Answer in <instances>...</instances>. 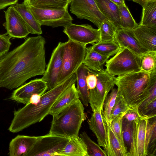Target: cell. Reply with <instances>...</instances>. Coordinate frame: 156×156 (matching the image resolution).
Instances as JSON below:
<instances>
[{"instance_id": "cell-1", "label": "cell", "mask_w": 156, "mask_h": 156, "mask_svg": "<svg viewBox=\"0 0 156 156\" xmlns=\"http://www.w3.org/2000/svg\"><path fill=\"white\" fill-rule=\"evenodd\" d=\"M46 41L41 35L29 37L0 59V88H17L45 71Z\"/></svg>"}, {"instance_id": "cell-2", "label": "cell", "mask_w": 156, "mask_h": 156, "mask_svg": "<svg viewBox=\"0 0 156 156\" xmlns=\"http://www.w3.org/2000/svg\"><path fill=\"white\" fill-rule=\"evenodd\" d=\"M76 81L75 73L61 83L44 93L36 104L28 102L23 108L14 112L9 128L13 133L20 132L42 120L48 115L58 99Z\"/></svg>"}, {"instance_id": "cell-3", "label": "cell", "mask_w": 156, "mask_h": 156, "mask_svg": "<svg viewBox=\"0 0 156 156\" xmlns=\"http://www.w3.org/2000/svg\"><path fill=\"white\" fill-rule=\"evenodd\" d=\"M84 108L80 99L52 116L48 134L67 138L79 137V130L86 119Z\"/></svg>"}, {"instance_id": "cell-4", "label": "cell", "mask_w": 156, "mask_h": 156, "mask_svg": "<svg viewBox=\"0 0 156 156\" xmlns=\"http://www.w3.org/2000/svg\"><path fill=\"white\" fill-rule=\"evenodd\" d=\"M150 73L141 70L114 77L117 94L122 96L132 108L135 102L148 86Z\"/></svg>"}, {"instance_id": "cell-5", "label": "cell", "mask_w": 156, "mask_h": 156, "mask_svg": "<svg viewBox=\"0 0 156 156\" xmlns=\"http://www.w3.org/2000/svg\"><path fill=\"white\" fill-rule=\"evenodd\" d=\"M87 50L86 45L72 40L64 42L62 66L57 85L75 73L83 63Z\"/></svg>"}, {"instance_id": "cell-6", "label": "cell", "mask_w": 156, "mask_h": 156, "mask_svg": "<svg viewBox=\"0 0 156 156\" xmlns=\"http://www.w3.org/2000/svg\"><path fill=\"white\" fill-rule=\"evenodd\" d=\"M156 124V116L150 121L142 116L133 122L132 145L128 156H147L150 139Z\"/></svg>"}, {"instance_id": "cell-7", "label": "cell", "mask_w": 156, "mask_h": 156, "mask_svg": "<svg viewBox=\"0 0 156 156\" xmlns=\"http://www.w3.org/2000/svg\"><path fill=\"white\" fill-rule=\"evenodd\" d=\"M105 66V70L114 77L141 70L139 56L122 47H119L118 52L107 60Z\"/></svg>"}, {"instance_id": "cell-8", "label": "cell", "mask_w": 156, "mask_h": 156, "mask_svg": "<svg viewBox=\"0 0 156 156\" xmlns=\"http://www.w3.org/2000/svg\"><path fill=\"white\" fill-rule=\"evenodd\" d=\"M95 74L97 78L96 87L89 90V103L92 111L98 109L101 111L105 98L115 85L114 77L104 69L96 72L89 69Z\"/></svg>"}, {"instance_id": "cell-9", "label": "cell", "mask_w": 156, "mask_h": 156, "mask_svg": "<svg viewBox=\"0 0 156 156\" xmlns=\"http://www.w3.org/2000/svg\"><path fill=\"white\" fill-rule=\"evenodd\" d=\"M69 139L48 133L41 136L26 156H58Z\"/></svg>"}, {"instance_id": "cell-10", "label": "cell", "mask_w": 156, "mask_h": 156, "mask_svg": "<svg viewBox=\"0 0 156 156\" xmlns=\"http://www.w3.org/2000/svg\"><path fill=\"white\" fill-rule=\"evenodd\" d=\"M27 7L41 26L65 27L72 23L73 19L69 13L68 8L58 10Z\"/></svg>"}, {"instance_id": "cell-11", "label": "cell", "mask_w": 156, "mask_h": 156, "mask_svg": "<svg viewBox=\"0 0 156 156\" xmlns=\"http://www.w3.org/2000/svg\"><path fill=\"white\" fill-rule=\"evenodd\" d=\"M70 11L77 18L87 20L98 28L107 19L99 11L94 0H71Z\"/></svg>"}, {"instance_id": "cell-12", "label": "cell", "mask_w": 156, "mask_h": 156, "mask_svg": "<svg viewBox=\"0 0 156 156\" xmlns=\"http://www.w3.org/2000/svg\"><path fill=\"white\" fill-rule=\"evenodd\" d=\"M63 32L69 40L86 45L88 44L92 45L100 40L99 29L94 28L88 24L72 23L64 27Z\"/></svg>"}, {"instance_id": "cell-13", "label": "cell", "mask_w": 156, "mask_h": 156, "mask_svg": "<svg viewBox=\"0 0 156 156\" xmlns=\"http://www.w3.org/2000/svg\"><path fill=\"white\" fill-rule=\"evenodd\" d=\"M64 43L59 42L53 50L51 58L41 79L46 83L48 90L57 86L62 64Z\"/></svg>"}, {"instance_id": "cell-14", "label": "cell", "mask_w": 156, "mask_h": 156, "mask_svg": "<svg viewBox=\"0 0 156 156\" xmlns=\"http://www.w3.org/2000/svg\"><path fill=\"white\" fill-rule=\"evenodd\" d=\"M48 90L46 82L41 78L36 79L17 88L11 95L10 99L20 103L26 104L35 94L41 96Z\"/></svg>"}, {"instance_id": "cell-15", "label": "cell", "mask_w": 156, "mask_h": 156, "mask_svg": "<svg viewBox=\"0 0 156 156\" xmlns=\"http://www.w3.org/2000/svg\"><path fill=\"white\" fill-rule=\"evenodd\" d=\"M5 21L3 24L11 38H23L30 34L20 15L13 5L4 11Z\"/></svg>"}, {"instance_id": "cell-16", "label": "cell", "mask_w": 156, "mask_h": 156, "mask_svg": "<svg viewBox=\"0 0 156 156\" xmlns=\"http://www.w3.org/2000/svg\"><path fill=\"white\" fill-rule=\"evenodd\" d=\"M41 136L17 135L9 143L8 155L10 156H26Z\"/></svg>"}, {"instance_id": "cell-17", "label": "cell", "mask_w": 156, "mask_h": 156, "mask_svg": "<svg viewBox=\"0 0 156 156\" xmlns=\"http://www.w3.org/2000/svg\"><path fill=\"white\" fill-rule=\"evenodd\" d=\"M114 40L119 47L126 48L139 56L147 51L135 38L132 30L123 29L117 30Z\"/></svg>"}, {"instance_id": "cell-18", "label": "cell", "mask_w": 156, "mask_h": 156, "mask_svg": "<svg viewBox=\"0 0 156 156\" xmlns=\"http://www.w3.org/2000/svg\"><path fill=\"white\" fill-rule=\"evenodd\" d=\"M135 38L146 51H156V28L139 25L132 30Z\"/></svg>"}, {"instance_id": "cell-19", "label": "cell", "mask_w": 156, "mask_h": 156, "mask_svg": "<svg viewBox=\"0 0 156 156\" xmlns=\"http://www.w3.org/2000/svg\"><path fill=\"white\" fill-rule=\"evenodd\" d=\"M92 111L88 121L89 127L97 137L98 144L104 148L107 144V132L101 111L97 109Z\"/></svg>"}, {"instance_id": "cell-20", "label": "cell", "mask_w": 156, "mask_h": 156, "mask_svg": "<svg viewBox=\"0 0 156 156\" xmlns=\"http://www.w3.org/2000/svg\"><path fill=\"white\" fill-rule=\"evenodd\" d=\"M79 99L75 83L58 99L51 108L49 115L55 116Z\"/></svg>"}, {"instance_id": "cell-21", "label": "cell", "mask_w": 156, "mask_h": 156, "mask_svg": "<svg viewBox=\"0 0 156 156\" xmlns=\"http://www.w3.org/2000/svg\"><path fill=\"white\" fill-rule=\"evenodd\" d=\"M99 11L117 30L121 29L119 6L110 0H94Z\"/></svg>"}, {"instance_id": "cell-22", "label": "cell", "mask_w": 156, "mask_h": 156, "mask_svg": "<svg viewBox=\"0 0 156 156\" xmlns=\"http://www.w3.org/2000/svg\"><path fill=\"white\" fill-rule=\"evenodd\" d=\"M143 8L140 25L156 28V0H132Z\"/></svg>"}, {"instance_id": "cell-23", "label": "cell", "mask_w": 156, "mask_h": 156, "mask_svg": "<svg viewBox=\"0 0 156 156\" xmlns=\"http://www.w3.org/2000/svg\"><path fill=\"white\" fill-rule=\"evenodd\" d=\"M14 5L20 15L30 33L39 35L42 34L41 25L28 7L23 2L21 4L17 3Z\"/></svg>"}, {"instance_id": "cell-24", "label": "cell", "mask_w": 156, "mask_h": 156, "mask_svg": "<svg viewBox=\"0 0 156 156\" xmlns=\"http://www.w3.org/2000/svg\"><path fill=\"white\" fill-rule=\"evenodd\" d=\"M103 119L105 124L107 136V145L104 150L107 156H127L126 151L121 145L110 124Z\"/></svg>"}, {"instance_id": "cell-25", "label": "cell", "mask_w": 156, "mask_h": 156, "mask_svg": "<svg viewBox=\"0 0 156 156\" xmlns=\"http://www.w3.org/2000/svg\"><path fill=\"white\" fill-rule=\"evenodd\" d=\"M88 69L83 63L75 73L77 81L76 88L82 103L86 107L88 105L89 90L86 83V78Z\"/></svg>"}, {"instance_id": "cell-26", "label": "cell", "mask_w": 156, "mask_h": 156, "mask_svg": "<svg viewBox=\"0 0 156 156\" xmlns=\"http://www.w3.org/2000/svg\"><path fill=\"white\" fill-rule=\"evenodd\" d=\"M88 156L86 146L79 136L70 138L58 156Z\"/></svg>"}, {"instance_id": "cell-27", "label": "cell", "mask_w": 156, "mask_h": 156, "mask_svg": "<svg viewBox=\"0 0 156 156\" xmlns=\"http://www.w3.org/2000/svg\"><path fill=\"white\" fill-rule=\"evenodd\" d=\"M155 99H156V71L150 73L148 86L135 102L132 108L137 109L138 110Z\"/></svg>"}, {"instance_id": "cell-28", "label": "cell", "mask_w": 156, "mask_h": 156, "mask_svg": "<svg viewBox=\"0 0 156 156\" xmlns=\"http://www.w3.org/2000/svg\"><path fill=\"white\" fill-rule=\"evenodd\" d=\"M109 58L101 55L88 48L83 64L90 70L99 72L104 70L103 66Z\"/></svg>"}, {"instance_id": "cell-29", "label": "cell", "mask_w": 156, "mask_h": 156, "mask_svg": "<svg viewBox=\"0 0 156 156\" xmlns=\"http://www.w3.org/2000/svg\"><path fill=\"white\" fill-rule=\"evenodd\" d=\"M71 0H24L27 6L40 9L62 10L68 8Z\"/></svg>"}, {"instance_id": "cell-30", "label": "cell", "mask_w": 156, "mask_h": 156, "mask_svg": "<svg viewBox=\"0 0 156 156\" xmlns=\"http://www.w3.org/2000/svg\"><path fill=\"white\" fill-rule=\"evenodd\" d=\"M101 55L110 57L119 51V46L114 40L99 41L88 47Z\"/></svg>"}, {"instance_id": "cell-31", "label": "cell", "mask_w": 156, "mask_h": 156, "mask_svg": "<svg viewBox=\"0 0 156 156\" xmlns=\"http://www.w3.org/2000/svg\"><path fill=\"white\" fill-rule=\"evenodd\" d=\"M119 10L121 29L133 30L139 25L133 18L126 5L118 6Z\"/></svg>"}, {"instance_id": "cell-32", "label": "cell", "mask_w": 156, "mask_h": 156, "mask_svg": "<svg viewBox=\"0 0 156 156\" xmlns=\"http://www.w3.org/2000/svg\"><path fill=\"white\" fill-rule=\"evenodd\" d=\"M139 57L141 70L149 73L156 71V51H147Z\"/></svg>"}, {"instance_id": "cell-33", "label": "cell", "mask_w": 156, "mask_h": 156, "mask_svg": "<svg viewBox=\"0 0 156 156\" xmlns=\"http://www.w3.org/2000/svg\"><path fill=\"white\" fill-rule=\"evenodd\" d=\"M79 137L86 146L88 156H107L104 150L92 140L85 132L81 133Z\"/></svg>"}, {"instance_id": "cell-34", "label": "cell", "mask_w": 156, "mask_h": 156, "mask_svg": "<svg viewBox=\"0 0 156 156\" xmlns=\"http://www.w3.org/2000/svg\"><path fill=\"white\" fill-rule=\"evenodd\" d=\"M98 29L100 33V41L114 39L117 29L113 24L107 19L103 20Z\"/></svg>"}, {"instance_id": "cell-35", "label": "cell", "mask_w": 156, "mask_h": 156, "mask_svg": "<svg viewBox=\"0 0 156 156\" xmlns=\"http://www.w3.org/2000/svg\"><path fill=\"white\" fill-rule=\"evenodd\" d=\"M106 96L103 106L101 113L104 119L109 123L110 115L117 95L118 90L113 88Z\"/></svg>"}, {"instance_id": "cell-36", "label": "cell", "mask_w": 156, "mask_h": 156, "mask_svg": "<svg viewBox=\"0 0 156 156\" xmlns=\"http://www.w3.org/2000/svg\"><path fill=\"white\" fill-rule=\"evenodd\" d=\"M133 122L128 121L122 119V136L125 146L127 152V156H128L131 147Z\"/></svg>"}, {"instance_id": "cell-37", "label": "cell", "mask_w": 156, "mask_h": 156, "mask_svg": "<svg viewBox=\"0 0 156 156\" xmlns=\"http://www.w3.org/2000/svg\"><path fill=\"white\" fill-rule=\"evenodd\" d=\"M130 108H132L126 103L123 97L117 94L115 105L110 114L109 123L110 124L112 120L119 114L125 112Z\"/></svg>"}, {"instance_id": "cell-38", "label": "cell", "mask_w": 156, "mask_h": 156, "mask_svg": "<svg viewBox=\"0 0 156 156\" xmlns=\"http://www.w3.org/2000/svg\"><path fill=\"white\" fill-rule=\"evenodd\" d=\"M127 111L119 114L109 124L111 127L121 145L126 151L122 136V121L123 117Z\"/></svg>"}, {"instance_id": "cell-39", "label": "cell", "mask_w": 156, "mask_h": 156, "mask_svg": "<svg viewBox=\"0 0 156 156\" xmlns=\"http://www.w3.org/2000/svg\"><path fill=\"white\" fill-rule=\"evenodd\" d=\"M138 111L141 116L148 119L156 116V99L148 103Z\"/></svg>"}, {"instance_id": "cell-40", "label": "cell", "mask_w": 156, "mask_h": 156, "mask_svg": "<svg viewBox=\"0 0 156 156\" xmlns=\"http://www.w3.org/2000/svg\"><path fill=\"white\" fill-rule=\"evenodd\" d=\"M11 38L6 33L0 34V59L9 51L11 44Z\"/></svg>"}, {"instance_id": "cell-41", "label": "cell", "mask_w": 156, "mask_h": 156, "mask_svg": "<svg viewBox=\"0 0 156 156\" xmlns=\"http://www.w3.org/2000/svg\"><path fill=\"white\" fill-rule=\"evenodd\" d=\"M142 116L140 114L138 109L130 108L127 111L122 119L128 121L133 122Z\"/></svg>"}, {"instance_id": "cell-42", "label": "cell", "mask_w": 156, "mask_h": 156, "mask_svg": "<svg viewBox=\"0 0 156 156\" xmlns=\"http://www.w3.org/2000/svg\"><path fill=\"white\" fill-rule=\"evenodd\" d=\"M86 81L88 90L93 89L96 87L97 83V77L95 74L90 71L89 69Z\"/></svg>"}, {"instance_id": "cell-43", "label": "cell", "mask_w": 156, "mask_h": 156, "mask_svg": "<svg viewBox=\"0 0 156 156\" xmlns=\"http://www.w3.org/2000/svg\"><path fill=\"white\" fill-rule=\"evenodd\" d=\"M18 0H0V10L6 7L14 5L17 3Z\"/></svg>"}, {"instance_id": "cell-44", "label": "cell", "mask_w": 156, "mask_h": 156, "mask_svg": "<svg viewBox=\"0 0 156 156\" xmlns=\"http://www.w3.org/2000/svg\"><path fill=\"white\" fill-rule=\"evenodd\" d=\"M118 5H125L124 0H110Z\"/></svg>"}]
</instances>
